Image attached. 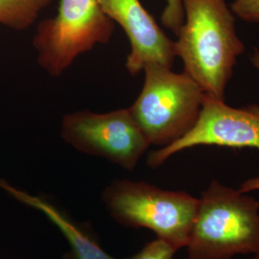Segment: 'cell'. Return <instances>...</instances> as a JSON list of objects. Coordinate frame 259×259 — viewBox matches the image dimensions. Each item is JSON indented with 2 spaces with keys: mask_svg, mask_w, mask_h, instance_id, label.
<instances>
[{
  "mask_svg": "<svg viewBox=\"0 0 259 259\" xmlns=\"http://www.w3.org/2000/svg\"><path fill=\"white\" fill-rule=\"evenodd\" d=\"M185 20L175 41L177 57L205 94L225 99L237 59L245 52L235 16L226 0H182Z\"/></svg>",
  "mask_w": 259,
  "mask_h": 259,
  "instance_id": "1",
  "label": "cell"
},
{
  "mask_svg": "<svg viewBox=\"0 0 259 259\" xmlns=\"http://www.w3.org/2000/svg\"><path fill=\"white\" fill-rule=\"evenodd\" d=\"M186 247L189 259L258 255V201L213 180L199 199Z\"/></svg>",
  "mask_w": 259,
  "mask_h": 259,
  "instance_id": "2",
  "label": "cell"
},
{
  "mask_svg": "<svg viewBox=\"0 0 259 259\" xmlns=\"http://www.w3.org/2000/svg\"><path fill=\"white\" fill-rule=\"evenodd\" d=\"M102 200L121 225L149 229L177 250L188 244L199 205V199L184 191L129 180L112 182L104 190Z\"/></svg>",
  "mask_w": 259,
  "mask_h": 259,
  "instance_id": "3",
  "label": "cell"
},
{
  "mask_svg": "<svg viewBox=\"0 0 259 259\" xmlns=\"http://www.w3.org/2000/svg\"><path fill=\"white\" fill-rule=\"evenodd\" d=\"M143 71L141 93L129 110L150 144L165 147L193 128L205 93L185 72L156 64Z\"/></svg>",
  "mask_w": 259,
  "mask_h": 259,
  "instance_id": "4",
  "label": "cell"
},
{
  "mask_svg": "<svg viewBox=\"0 0 259 259\" xmlns=\"http://www.w3.org/2000/svg\"><path fill=\"white\" fill-rule=\"evenodd\" d=\"M114 25L98 0H60L57 15L38 24L33 39L38 65L50 76H61L79 56L108 44Z\"/></svg>",
  "mask_w": 259,
  "mask_h": 259,
  "instance_id": "5",
  "label": "cell"
},
{
  "mask_svg": "<svg viewBox=\"0 0 259 259\" xmlns=\"http://www.w3.org/2000/svg\"><path fill=\"white\" fill-rule=\"evenodd\" d=\"M61 135L79 152L103 157L129 171L136 168L151 145L129 109L66 113L61 124Z\"/></svg>",
  "mask_w": 259,
  "mask_h": 259,
  "instance_id": "6",
  "label": "cell"
},
{
  "mask_svg": "<svg viewBox=\"0 0 259 259\" xmlns=\"http://www.w3.org/2000/svg\"><path fill=\"white\" fill-rule=\"evenodd\" d=\"M201 145L259 151V105L233 108L225 99L204 94L193 128L175 142L149 154L147 164L157 168L177 153Z\"/></svg>",
  "mask_w": 259,
  "mask_h": 259,
  "instance_id": "7",
  "label": "cell"
},
{
  "mask_svg": "<svg viewBox=\"0 0 259 259\" xmlns=\"http://www.w3.org/2000/svg\"><path fill=\"white\" fill-rule=\"evenodd\" d=\"M105 15L124 30L131 51L126 69L133 76L147 65L172 68L176 60L175 41L167 36L140 0H98Z\"/></svg>",
  "mask_w": 259,
  "mask_h": 259,
  "instance_id": "8",
  "label": "cell"
},
{
  "mask_svg": "<svg viewBox=\"0 0 259 259\" xmlns=\"http://www.w3.org/2000/svg\"><path fill=\"white\" fill-rule=\"evenodd\" d=\"M0 188L20 203L44 213L63 233L70 247V259H115L103 250L87 229L44 197L29 194L0 180Z\"/></svg>",
  "mask_w": 259,
  "mask_h": 259,
  "instance_id": "9",
  "label": "cell"
},
{
  "mask_svg": "<svg viewBox=\"0 0 259 259\" xmlns=\"http://www.w3.org/2000/svg\"><path fill=\"white\" fill-rule=\"evenodd\" d=\"M54 0H0V24L15 30L31 27Z\"/></svg>",
  "mask_w": 259,
  "mask_h": 259,
  "instance_id": "10",
  "label": "cell"
},
{
  "mask_svg": "<svg viewBox=\"0 0 259 259\" xmlns=\"http://www.w3.org/2000/svg\"><path fill=\"white\" fill-rule=\"evenodd\" d=\"M161 23L164 27L178 35L185 20V11L182 0H166L161 14Z\"/></svg>",
  "mask_w": 259,
  "mask_h": 259,
  "instance_id": "11",
  "label": "cell"
},
{
  "mask_svg": "<svg viewBox=\"0 0 259 259\" xmlns=\"http://www.w3.org/2000/svg\"><path fill=\"white\" fill-rule=\"evenodd\" d=\"M177 250L160 239L147 243L144 248L127 259H173Z\"/></svg>",
  "mask_w": 259,
  "mask_h": 259,
  "instance_id": "12",
  "label": "cell"
},
{
  "mask_svg": "<svg viewBox=\"0 0 259 259\" xmlns=\"http://www.w3.org/2000/svg\"><path fill=\"white\" fill-rule=\"evenodd\" d=\"M231 10L238 19L259 23V0H234Z\"/></svg>",
  "mask_w": 259,
  "mask_h": 259,
  "instance_id": "13",
  "label": "cell"
},
{
  "mask_svg": "<svg viewBox=\"0 0 259 259\" xmlns=\"http://www.w3.org/2000/svg\"><path fill=\"white\" fill-rule=\"evenodd\" d=\"M239 190L243 193L250 192V191H253V190H259V176L245 181L241 185Z\"/></svg>",
  "mask_w": 259,
  "mask_h": 259,
  "instance_id": "14",
  "label": "cell"
},
{
  "mask_svg": "<svg viewBox=\"0 0 259 259\" xmlns=\"http://www.w3.org/2000/svg\"><path fill=\"white\" fill-rule=\"evenodd\" d=\"M250 60L252 65L259 70V51L257 49H255L252 54H250Z\"/></svg>",
  "mask_w": 259,
  "mask_h": 259,
  "instance_id": "15",
  "label": "cell"
},
{
  "mask_svg": "<svg viewBox=\"0 0 259 259\" xmlns=\"http://www.w3.org/2000/svg\"><path fill=\"white\" fill-rule=\"evenodd\" d=\"M255 259H259V255H257V256H256V257H255Z\"/></svg>",
  "mask_w": 259,
  "mask_h": 259,
  "instance_id": "16",
  "label": "cell"
}]
</instances>
